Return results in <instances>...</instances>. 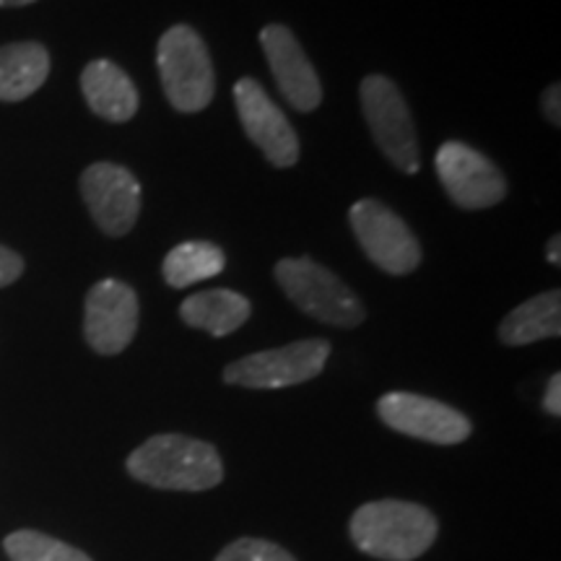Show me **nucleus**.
Returning <instances> with one entry per match:
<instances>
[{"label": "nucleus", "instance_id": "obj_1", "mask_svg": "<svg viewBox=\"0 0 561 561\" xmlns=\"http://www.w3.org/2000/svg\"><path fill=\"white\" fill-rule=\"evenodd\" d=\"M351 541L356 549L382 561H413L437 541V517L413 502H369L351 517Z\"/></svg>", "mask_w": 561, "mask_h": 561}, {"label": "nucleus", "instance_id": "obj_2", "mask_svg": "<svg viewBox=\"0 0 561 561\" xmlns=\"http://www.w3.org/2000/svg\"><path fill=\"white\" fill-rule=\"evenodd\" d=\"M128 473L140 483L170 491H206L219 486L224 466L219 450L185 434H157L130 453Z\"/></svg>", "mask_w": 561, "mask_h": 561}, {"label": "nucleus", "instance_id": "obj_3", "mask_svg": "<svg viewBox=\"0 0 561 561\" xmlns=\"http://www.w3.org/2000/svg\"><path fill=\"white\" fill-rule=\"evenodd\" d=\"M161 89L178 112L193 115L206 110L216 91L214 62L206 42L193 26L178 24L161 34L157 47Z\"/></svg>", "mask_w": 561, "mask_h": 561}, {"label": "nucleus", "instance_id": "obj_4", "mask_svg": "<svg viewBox=\"0 0 561 561\" xmlns=\"http://www.w3.org/2000/svg\"><path fill=\"white\" fill-rule=\"evenodd\" d=\"M273 273L286 297L325 325L356 328L367 318V307L356 291L312 257H284Z\"/></svg>", "mask_w": 561, "mask_h": 561}, {"label": "nucleus", "instance_id": "obj_5", "mask_svg": "<svg viewBox=\"0 0 561 561\" xmlns=\"http://www.w3.org/2000/svg\"><path fill=\"white\" fill-rule=\"evenodd\" d=\"M362 110L377 149L385 153L396 170L416 174L421 167L419 136L413 125L411 110L396 81L388 76L371 73L362 81Z\"/></svg>", "mask_w": 561, "mask_h": 561}, {"label": "nucleus", "instance_id": "obj_6", "mask_svg": "<svg viewBox=\"0 0 561 561\" xmlns=\"http://www.w3.org/2000/svg\"><path fill=\"white\" fill-rule=\"evenodd\" d=\"M331 356V343L322 339H307L289 346L257 351L242 356L224 369V382L250 390H280L314 380L325 369Z\"/></svg>", "mask_w": 561, "mask_h": 561}, {"label": "nucleus", "instance_id": "obj_7", "mask_svg": "<svg viewBox=\"0 0 561 561\" xmlns=\"http://www.w3.org/2000/svg\"><path fill=\"white\" fill-rule=\"evenodd\" d=\"M351 229L377 268L392 276H409L421 263V244L396 210L377 198L356 201L348 210Z\"/></svg>", "mask_w": 561, "mask_h": 561}, {"label": "nucleus", "instance_id": "obj_8", "mask_svg": "<svg viewBox=\"0 0 561 561\" xmlns=\"http://www.w3.org/2000/svg\"><path fill=\"white\" fill-rule=\"evenodd\" d=\"M437 174L442 187L450 195L455 206L466 210L491 208L504 201L507 195V180L500 167L473 146L460 144V140H447L439 146Z\"/></svg>", "mask_w": 561, "mask_h": 561}, {"label": "nucleus", "instance_id": "obj_9", "mask_svg": "<svg viewBox=\"0 0 561 561\" xmlns=\"http://www.w3.org/2000/svg\"><path fill=\"white\" fill-rule=\"evenodd\" d=\"M377 416L398 434L432 442V445H460L473 432L468 416H462L453 405L416 396V392L382 396L377 401Z\"/></svg>", "mask_w": 561, "mask_h": 561}, {"label": "nucleus", "instance_id": "obj_10", "mask_svg": "<svg viewBox=\"0 0 561 561\" xmlns=\"http://www.w3.org/2000/svg\"><path fill=\"white\" fill-rule=\"evenodd\" d=\"M81 195L91 219L104 234L123 237L136 227L140 185L136 174L112 161H96L81 174Z\"/></svg>", "mask_w": 561, "mask_h": 561}, {"label": "nucleus", "instance_id": "obj_11", "mask_svg": "<svg viewBox=\"0 0 561 561\" xmlns=\"http://www.w3.org/2000/svg\"><path fill=\"white\" fill-rule=\"evenodd\" d=\"M234 107L244 133L263 157L278 170L294 167L299 161V138L276 102L265 94L261 81L240 79L234 83Z\"/></svg>", "mask_w": 561, "mask_h": 561}, {"label": "nucleus", "instance_id": "obj_12", "mask_svg": "<svg viewBox=\"0 0 561 561\" xmlns=\"http://www.w3.org/2000/svg\"><path fill=\"white\" fill-rule=\"evenodd\" d=\"M138 331V297L128 284L104 278L91 286L83 312V335L102 356L123 354Z\"/></svg>", "mask_w": 561, "mask_h": 561}, {"label": "nucleus", "instance_id": "obj_13", "mask_svg": "<svg viewBox=\"0 0 561 561\" xmlns=\"http://www.w3.org/2000/svg\"><path fill=\"white\" fill-rule=\"evenodd\" d=\"M261 45L284 100L297 112L318 110L322 102L320 76L289 26L268 24L261 32Z\"/></svg>", "mask_w": 561, "mask_h": 561}, {"label": "nucleus", "instance_id": "obj_14", "mask_svg": "<svg viewBox=\"0 0 561 561\" xmlns=\"http://www.w3.org/2000/svg\"><path fill=\"white\" fill-rule=\"evenodd\" d=\"M81 91L89 110L110 123H128L140 107L136 83L112 60H91L81 73Z\"/></svg>", "mask_w": 561, "mask_h": 561}, {"label": "nucleus", "instance_id": "obj_15", "mask_svg": "<svg viewBox=\"0 0 561 561\" xmlns=\"http://www.w3.org/2000/svg\"><path fill=\"white\" fill-rule=\"evenodd\" d=\"M252 305L248 297L231 289H210L187 297L180 305V318L195 331H206L216 339L240 331L250 320Z\"/></svg>", "mask_w": 561, "mask_h": 561}, {"label": "nucleus", "instance_id": "obj_16", "mask_svg": "<svg viewBox=\"0 0 561 561\" xmlns=\"http://www.w3.org/2000/svg\"><path fill=\"white\" fill-rule=\"evenodd\" d=\"M561 335V291H543L515 307L500 325L504 346H530L536 341Z\"/></svg>", "mask_w": 561, "mask_h": 561}, {"label": "nucleus", "instance_id": "obj_17", "mask_svg": "<svg viewBox=\"0 0 561 561\" xmlns=\"http://www.w3.org/2000/svg\"><path fill=\"white\" fill-rule=\"evenodd\" d=\"M50 73V55L37 42H13L0 47V102L32 96Z\"/></svg>", "mask_w": 561, "mask_h": 561}, {"label": "nucleus", "instance_id": "obj_18", "mask_svg": "<svg viewBox=\"0 0 561 561\" xmlns=\"http://www.w3.org/2000/svg\"><path fill=\"white\" fill-rule=\"evenodd\" d=\"M227 268V257L219 244L206 240L182 242L170 250V255L161 263V276L172 289H187L198 280L216 278Z\"/></svg>", "mask_w": 561, "mask_h": 561}, {"label": "nucleus", "instance_id": "obj_19", "mask_svg": "<svg viewBox=\"0 0 561 561\" xmlns=\"http://www.w3.org/2000/svg\"><path fill=\"white\" fill-rule=\"evenodd\" d=\"M5 551L13 561H91L73 546L37 530H16L5 538Z\"/></svg>", "mask_w": 561, "mask_h": 561}, {"label": "nucleus", "instance_id": "obj_20", "mask_svg": "<svg viewBox=\"0 0 561 561\" xmlns=\"http://www.w3.org/2000/svg\"><path fill=\"white\" fill-rule=\"evenodd\" d=\"M216 561H297L289 551L280 546L263 541V538H240L229 543Z\"/></svg>", "mask_w": 561, "mask_h": 561}, {"label": "nucleus", "instance_id": "obj_21", "mask_svg": "<svg viewBox=\"0 0 561 561\" xmlns=\"http://www.w3.org/2000/svg\"><path fill=\"white\" fill-rule=\"evenodd\" d=\"M21 273H24V261H21L19 252L0 244V289H3V286H11Z\"/></svg>", "mask_w": 561, "mask_h": 561}, {"label": "nucleus", "instance_id": "obj_22", "mask_svg": "<svg viewBox=\"0 0 561 561\" xmlns=\"http://www.w3.org/2000/svg\"><path fill=\"white\" fill-rule=\"evenodd\" d=\"M541 102H543L546 121H549L553 128H559V125H561V87H559V83H553V87L546 89Z\"/></svg>", "mask_w": 561, "mask_h": 561}, {"label": "nucleus", "instance_id": "obj_23", "mask_svg": "<svg viewBox=\"0 0 561 561\" xmlns=\"http://www.w3.org/2000/svg\"><path fill=\"white\" fill-rule=\"evenodd\" d=\"M543 409L551 416H561V375H553L543 396Z\"/></svg>", "mask_w": 561, "mask_h": 561}, {"label": "nucleus", "instance_id": "obj_24", "mask_svg": "<svg viewBox=\"0 0 561 561\" xmlns=\"http://www.w3.org/2000/svg\"><path fill=\"white\" fill-rule=\"evenodd\" d=\"M546 255H549V263L551 265H561V237L553 234L549 240V248H546Z\"/></svg>", "mask_w": 561, "mask_h": 561}, {"label": "nucleus", "instance_id": "obj_25", "mask_svg": "<svg viewBox=\"0 0 561 561\" xmlns=\"http://www.w3.org/2000/svg\"><path fill=\"white\" fill-rule=\"evenodd\" d=\"M34 0H0V9H16V5H30Z\"/></svg>", "mask_w": 561, "mask_h": 561}]
</instances>
